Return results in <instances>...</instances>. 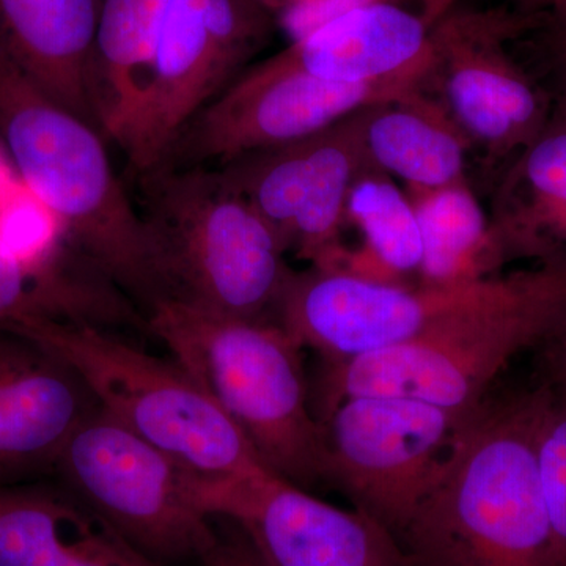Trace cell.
<instances>
[{
	"label": "cell",
	"instance_id": "6da1fadb",
	"mask_svg": "<svg viewBox=\"0 0 566 566\" xmlns=\"http://www.w3.org/2000/svg\"><path fill=\"white\" fill-rule=\"evenodd\" d=\"M538 389L458 427L403 535L408 566H564L535 455Z\"/></svg>",
	"mask_w": 566,
	"mask_h": 566
},
{
	"label": "cell",
	"instance_id": "ffe728a7",
	"mask_svg": "<svg viewBox=\"0 0 566 566\" xmlns=\"http://www.w3.org/2000/svg\"><path fill=\"white\" fill-rule=\"evenodd\" d=\"M364 145L370 166L400 178L408 193L465 181V158L472 148L442 103L424 96L423 88L368 107Z\"/></svg>",
	"mask_w": 566,
	"mask_h": 566
},
{
	"label": "cell",
	"instance_id": "277c9868",
	"mask_svg": "<svg viewBox=\"0 0 566 566\" xmlns=\"http://www.w3.org/2000/svg\"><path fill=\"white\" fill-rule=\"evenodd\" d=\"M147 326L243 431L264 465L293 485L324 480V430L311 411L301 348L275 322L161 300Z\"/></svg>",
	"mask_w": 566,
	"mask_h": 566
},
{
	"label": "cell",
	"instance_id": "8fae6325",
	"mask_svg": "<svg viewBox=\"0 0 566 566\" xmlns=\"http://www.w3.org/2000/svg\"><path fill=\"white\" fill-rule=\"evenodd\" d=\"M547 24L524 10L447 11L433 32L442 106L491 163L515 159L549 120L554 99L510 55L509 43Z\"/></svg>",
	"mask_w": 566,
	"mask_h": 566
},
{
	"label": "cell",
	"instance_id": "4fadbf2b",
	"mask_svg": "<svg viewBox=\"0 0 566 566\" xmlns=\"http://www.w3.org/2000/svg\"><path fill=\"white\" fill-rule=\"evenodd\" d=\"M491 277L460 285L408 286L311 264L293 271L274 322L301 348L315 349L327 363H340L416 340L474 303Z\"/></svg>",
	"mask_w": 566,
	"mask_h": 566
},
{
	"label": "cell",
	"instance_id": "7a4b0ae2",
	"mask_svg": "<svg viewBox=\"0 0 566 566\" xmlns=\"http://www.w3.org/2000/svg\"><path fill=\"white\" fill-rule=\"evenodd\" d=\"M0 137L71 248L147 311L161 301L147 223L115 174L103 134L55 102L2 48Z\"/></svg>",
	"mask_w": 566,
	"mask_h": 566
},
{
	"label": "cell",
	"instance_id": "e0dca14e",
	"mask_svg": "<svg viewBox=\"0 0 566 566\" xmlns=\"http://www.w3.org/2000/svg\"><path fill=\"white\" fill-rule=\"evenodd\" d=\"M0 566H164L63 483L0 485Z\"/></svg>",
	"mask_w": 566,
	"mask_h": 566
},
{
	"label": "cell",
	"instance_id": "cb8c5ba5",
	"mask_svg": "<svg viewBox=\"0 0 566 566\" xmlns=\"http://www.w3.org/2000/svg\"><path fill=\"white\" fill-rule=\"evenodd\" d=\"M111 303L107 283L76 253L39 268L0 241V326L25 316L102 323Z\"/></svg>",
	"mask_w": 566,
	"mask_h": 566
},
{
	"label": "cell",
	"instance_id": "f1b7e54d",
	"mask_svg": "<svg viewBox=\"0 0 566 566\" xmlns=\"http://www.w3.org/2000/svg\"><path fill=\"white\" fill-rule=\"evenodd\" d=\"M551 28V50L556 59L558 95L556 104L566 109V22L547 21Z\"/></svg>",
	"mask_w": 566,
	"mask_h": 566
},
{
	"label": "cell",
	"instance_id": "2e32d148",
	"mask_svg": "<svg viewBox=\"0 0 566 566\" xmlns=\"http://www.w3.org/2000/svg\"><path fill=\"white\" fill-rule=\"evenodd\" d=\"M96 408L57 354L0 329V485L54 472L66 442Z\"/></svg>",
	"mask_w": 566,
	"mask_h": 566
},
{
	"label": "cell",
	"instance_id": "5bb4252c",
	"mask_svg": "<svg viewBox=\"0 0 566 566\" xmlns=\"http://www.w3.org/2000/svg\"><path fill=\"white\" fill-rule=\"evenodd\" d=\"M196 495L205 515L240 528L266 566H408L374 517L327 504L270 469L200 475Z\"/></svg>",
	"mask_w": 566,
	"mask_h": 566
},
{
	"label": "cell",
	"instance_id": "5b68a950",
	"mask_svg": "<svg viewBox=\"0 0 566 566\" xmlns=\"http://www.w3.org/2000/svg\"><path fill=\"white\" fill-rule=\"evenodd\" d=\"M163 300L234 318L274 322L292 268L273 229L214 167L142 175Z\"/></svg>",
	"mask_w": 566,
	"mask_h": 566
},
{
	"label": "cell",
	"instance_id": "9c48e42d",
	"mask_svg": "<svg viewBox=\"0 0 566 566\" xmlns=\"http://www.w3.org/2000/svg\"><path fill=\"white\" fill-rule=\"evenodd\" d=\"M468 416L416 398H345L322 422L324 480L398 539L433 486Z\"/></svg>",
	"mask_w": 566,
	"mask_h": 566
},
{
	"label": "cell",
	"instance_id": "4316f807",
	"mask_svg": "<svg viewBox=\"0 0 566 566\" xmlns=\"http://www.w3.org/2000/svg\"><path fill=\"white\" fill-rule=\"evenodd\" d=\"M211 520L214 538L199 557L202 566H266L240 528L230 521Z\"/></svg>",
	"mask_w": 566,
	"mask_h": 566
},
{
	"label": "cell",
	"instance_id": "ac0fdd59",
	"mask_svg": "<svg viewBox=\"0 0 566 566\" xmlns=\"http://www.w3.org/2000/svg\"><path fill=\"white\" fill-rule=\"evenodd\" d=\"M504 263L566 264V109L553 103L543 132L504 167L491 202Z\"/></svg>",
	"mask_w": 566,
	"mask_h": 566
},
{
	"label": "cell",
	"instance_id": "83f0119b",
	"mask_svg": "<svg viewBox=\"0 0 566 566\" xmlns=\"http://www.w3.org/2000/svg\"><path fill=\"white\" fill-rule=\"evenodd\" d=\"M545 345L549 382L566 389V323Z\"/></svg>",
	"mask_w": 566,
	"mask_h": 566
},
{
	"label": "cell",
	"instance_id": "603a6c76",
	"mask_svg": "<svg viewBox=\"0 0 566 566\" xmlns=\"http://www.w3.org/2000/svg\"><path fill=\"white\" fill-rule=\"evenodd\" d=\"M364 237L360 251L346 253L342 270L386 283H405V275L419 274L422 237L415 205L389 175L367 167L346 200V223Z\"/></svg>",
	"mask_w": 566,
	"mask_h": 566
},
{
	"label": "cell",
	"instance_id": "484cf974",
	"mask_svg": "<svg viewBox=\"0 0 566 566\" xmlns=\"http://www.w3.org/2000/svg\"><path fill=\"white\" fill-rule=\"evenodd\" d=\"M260 2L274 14L277 24H282L292 33V40H294L364 0H260Z\"/></svg>",
	"mask_w": 566,
	"mask_h": 566
},
{
	"label": "cell",
	"instance_id": "8992f818",
	"mask_svg": "<svg viewBox=\"0 0 566 566\" xmlns=\"http://www.w3.org/2000/svg\"><path fill=\"white\" fill-rule=\"evenodd\" d=\"M0 329L57 354L103 411L197 474L218 479L268 469L243 431L175 360L92 323L25 316Z\"/></svg>",
	"mask_w": 566,
	"mask_h": 566
},
{
	"label": "cell",
	"instance_id": "3957f363",
	"mask_svg": "<svg viewBox=\"0 0 566 566\" xmlns=\"http://www.w3.org/2000/svg\"><path fill=\"white\" fill-rule=\"evenodd\" d=\"M566 323V264L493 275L486 290L409 344L329 363L323 408L359 395L408 397L468 416L517 353Z\"/></svg>",
	"mask_w": 566,
	"mask_h": 566
},
{
	"label": "cell",
	"instance_id": "7c38bea8",
	"mask_svg": "<svg viewBox=\"0 0 566 566\" xmlns=\"http://www.w3.org/2000/svg\"><path fill=\"white\" fill-rule=\"evenodd\" d=\"M367 109L304 139L214 167L262 216L286 253L314 266H340L348 253L342 245L346 200L356 178L371 167L364 145Z\"/></svg>",
	"mask_w": 566,
	"mask_h": 566
},
{
	"label": "cell",
	"instance_id": "52a82bcc",
	"mask_svg": "<svg viewBox=\"0 0 566 566\" xmlns=\"http://www.w3.org/2000/svg\"><path fill=\"white\" fill-rule=\"evenodd\" d=\"M54 474L164 566L199 558L214 538V523L197 504L200 474L99 406L66 442Z\"/></svg>",
	"mask_w": 566,
	"mask_h": 566
},
{
	"label": "cell",
	"instance_id": "d4e9b609",
	"mask_svg": "<svg viewBox=\"0 0 566 566\" xmlns=\"http://www.w3.org/2000/svg\"><path fill=\"white\" fill-rule=\"evenodd\" d=\"M535 455L547 516L566 566V389L553 382L538 387Z\"/></svg>",
	"mask_w": 566,
	"mask_h": 566
},
{
	"label": "cell",
	"instance_id": "30bf717a",
	"mask_svg": "<svg viewBox=\"0 0 566 566\" xmlns=\"http://www.w3.org/2000/svg\"><path fill=\"white\" fill-rule=\"evenodd\" d=\"M423 87L419 80L326 81L275 54L244 71L203 107L182 129L158 169L218 167L245 153L304 139L354 112L403 98Z\"/></svg>",
	"mask_w": 566,
	"mask_h": 566
},
{
	"label": "cell",
	"instance_id": "44dd1931",
	"mask_svg": "<svg viewBox=\"0 0 566 566\" xmlns=\"http://www.w3.org/2000/svg\"><path fill=\"white\" fill-rule=\"evenodd\" d=\"M169 0H102L96 21L91 103L104 139L122 147L150 80Z\"/></svg>",
	"mask_w": 566,
	"mask_h": 566
},
{
	"label": "cell",
	"instance_id": "9a60e30c",
	"mask_svg": "<svg viewBox=\"0 0 566 566\" xmlns=\"http://www.w3.org/2000/svg\"><path fill=\"white\" fill-rule=\"evenodd\" d=\"M458 0H364L292 40L279 57L344 84L430 82L433 32Z\"/></svg>",
	"mask_w": 566,
	"mask_h": 566
},
{
	"label": "cell",
	"instance_id": "7402d4cb",
	"mask_svg": "<svg viewBox=\"0 0 566 566\" xmlns=\"http://www.w3.org/2000/svg\"><path fill=\"white\" fill-rule=\"evenodd\" d=\"M408 196L422 237V285L480 281L504 266L488 212L480 207L468 181Z\"/></svg>",
	"mask_w": 566,
	"mask_h": 566
},
{
	"label": "cell",
	"instance_id": "ba28073f",
	"mask_svg": "<svg viewBox=\"0 0 566 566\" xmlns=\"http://www.w3.org/2000/svg\"><path fill=\"white\" fill-rule=\"evenodd\" d=\"M260 0H169L150 80L122 150L137 178L158 169L189 125L270 41Z\"/></svg>",
	"mask_w": 566,
	"mask_h": 566
},
{
	"label": "cell",
	"instance_id": "d6986e66",
	"mask_svg": "<svg viewBox=\"0 0 566 566\" xmlns=\"http://www.w3.org/2000/svg\"><path fill=\"white\" fill-rule=\"evenodd\" d=\"M99 3L0 0V48L55 102L95 128L91 76Z\"/></svg>",
	"mask_w": 566,
	"mask_h": 566
},
{
	"label": "cell",
	"instance_id": "f546056e",
	"mask_svg": "<svg viewBox=\"0 0 566 566\" xmlns=\"http://www.w3.org/2000/svg\"><path fill=\"white\" fill-rule=\"evenodd\" d=\"M520 10L531 11L554 22H566V0H516Z\"/></svg>",
	"mask_w": 566,
	"mask_h": 566
}]
</instances>
